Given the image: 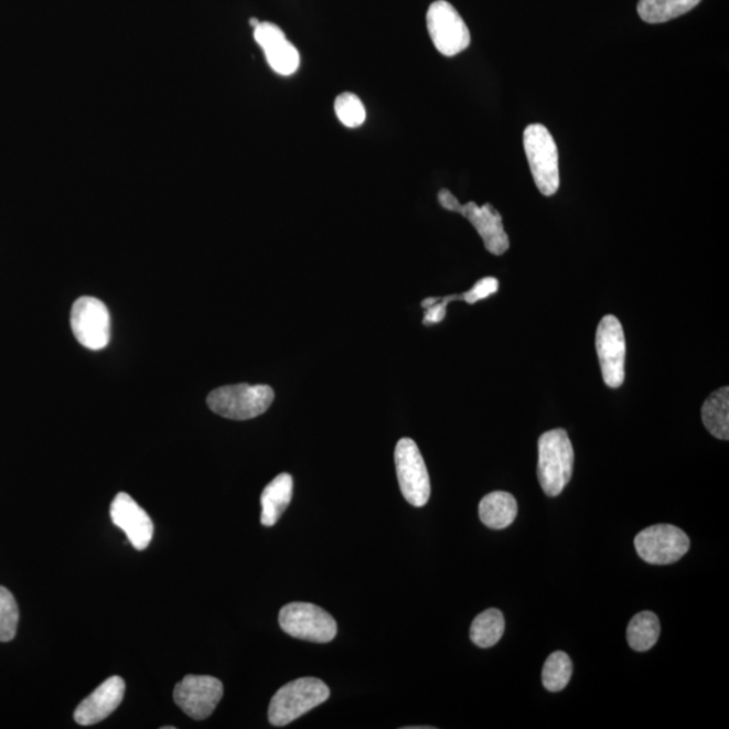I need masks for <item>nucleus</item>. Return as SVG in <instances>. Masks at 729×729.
I'll return each instance as SVG.
<instances>
[{"label": "nucleus", "mask_w": 729, "mask_h": 729, "mask_svg": "<svg viewBox=\"0 0 729 729\" xmlns=\"http://www.w3.org/2000/svg\"><path fill=\"white\" fill-rule=\"evenodd\" d=\"M329 697V686L322 679L311 677L294 679L277 690L270 701L268 712L270 725L274 727L291 725L311 709L326 703Z\"/></svg>", "instance_id": "7ed1b4c3"}, {"label": "nucleus", "mask_w": 729, "mask_h": 729, "mask_svg": "<svg viewBox=\"0 0 729 729\" xmlns=\"http://www.w3.org/2000/svg\"><path fill=\"white\" fill-rule=\"evenodd\" d=\"M427 29L437 51L446 57H454L468 50L470 32L465 21L446 0L433 2L427 11Z\"/></svg>", "instance_id": "6e6552de"}, {"label": "nucleus", "mask_w": 729, "mask_h": 729, "mask_svg": "<svg viewBox=\"0 0 729 729\" xmlns=\"http://www.w3.org/2000/svg\"><path fill=\"white\" fill-rule=\"evenodd\" d=\"M125 690L126 684L122 678L114 676L106 679L92 695L77 705L74 715L77 725L94 726L107 719L124 701Z\"/></svg>", "instance_id": "2eb2a0df"}, {"label": "nucleus", "mask_w": 729, "mask_h": 729, "mask_svg": "<svg viewBox=\"0 0 729 729\" xmlns=\"http://www.w3.org/2000/svg\"><path fill=\"white\" fill-rule=\"evenodd\" d=\"M279 623L288 635L312 643L334 641L339 632L334 618L310 602H291L282 607Z\"/></svg>", "instance_id": "423d86ee"}, {"label": "nucleus", "mask_w": 729, "mask_h": 729, "mask_svg": "<svg viewBox=\"0 0 729 729\" xmlns=\"http://www.w3.org/2000/svg\"><path fill=\"white\" fill-rule=\"evenodd\" d=\"M110 515L112 523L128 535L136 550L143 551L149 547L154 534L153 522L128 493H118L111 504Z\"/></svg>", "instance_id": "ddd939ff"}, {"label": "nucleus", "mask_w": 729, "mask_h": 729, "mask_svg": "<svg viewBox=\"0 0 729 729\" xmlns=\"http://www.w3.org/2000/svg\"><path fill=\"white\" fill-rule=\"evenodd\" d=\"M334 110L340 122L346 128H360L366 120V110L357 95L343 93L336 96Z\"/></svg>", "instance_id": "5701e85b"}, {"label": "nucleus", "mask_w": 729, "mask_h": 729, "mask_svg": "<svg viewBox=\"0 0 729 729\" xmlns=\"http://www.w3.org/2000/svg\"><path fill=\"white\" fill-rule=\"evenodd\" d=\"M661 635L658 617L653 612H641L631 619L626 626V641L632 650L644 653L652 650Z\"/></svg>", "instance_id": "aec40b11"}, {"label": "nucleus", "mask_w": 729, "mask_h": 729, "mask_svg": "<svg viewBox=\"0 0 729 729\" xmlns=\"http://www.w3.org/2000/svg\"><path fill=\"white\" fill-rule=\"evenodd\" d=\"M20 610L13 593L0 587V642H11L17 635Z\"/></svg>", "instance_id": "b1692460"}, {"label": "nucleus", "mask_w": 729, "mask_h": 729, "mask_svg": "<svg viewBox=\"0 0 729 729\" xmlns=\"http://www.w3.org/2000/svg\"><path fill=\"white\" fill-rule=\"evenodd\" d=\"M689 536L672 524L644 528L635 538L639 557L652 565L677 562L689 551Z\"/></svg>", "instance_id": "9d476101"}, {"label": "nucleus", "mask_w": 729, "mask_h": 729, "mask_svg": "<svg viewBox=\"0 0 729 729\" xmlns=\"http://www.w3.org/2000/svg\"><path fill=\"white\" fill-rule=\"evenodd\" d=\"M538 480L547 496L557 497L569 484L575 469V450L568 432L547 431L538 442Z\"/></svg>", "instance_id": "f257e3e1"}, {"label": "nucleus", "mask_w": 729, "mask_h": 729, "mask_svg": "<svg viewBox=\"0 0 729 729\" xmlns=\"http://www.w3.org/2000/svg\"><path fill=\"white\" fill-rule=\"evenodd\" d=\"M71 328L81 345L89 351H101L111 339L110 311L99 299H77L72 307Z\"/></svg>", "instance_id": "1a4fd4ad"}, {"label": "nucleus", "mask_w": 729, "mask_h": 729, "mask_svg": "<svg viewBox=\"0 0 729 729\" xmlns=\"http://www.w3.org/2000/svg\"><path fill=\"white\" fill-rule=\"evenodd\" d=\"M250 25L253 28H257L258 25H260V21H258L257 18H251Z\"/></svg>", "instance_id": "a878e982"}, {"label": "nucleus", "mask_w": 729, "mask_h": 729, "mask_svg": "<svg viewBox=\"0 0 729 729\" xmlns=\"http://www.w3.org/2000/svg\"><path fill=\"white\" fill-rule=\"evenodd\" d=\"M293 492L292 475L282 473L270 481L261 495V523L265 527H274L279 522L288 505L291 504Z\"/></svg>", "instance_id": "dca6fc26"}, {"label": "nucleus", "mask_w": 729, "mask_h": 729, "mask_svg": "<svg viewBox=\"0 0 729 729\" xmlns=\"http://www.w3.org/2000/svg\"><path fill=\"white\" fill-rule=\"evenodd\" d=\"M602 379L610 388L622 387L625 377V336L622 323L613 315L601 319L596 334Z\"/></svg>", "instance_id": "9b49d317"}, {"label": "nucleus", "mask_w": 729, "mask_h": 729, "mask_svg": "<svg viewBox=\"0 0 729 729\" xmlns=\"http://www.w3.org/2000/svg\"><path fill=\"white\" fill-rule=\"evenodd\" d=\"M523 144L540 194L556 195L559 189V154L551 132L544 125H529L524 130Z\"/></svg>", "instance_id": "20e7f679"}, {"label": "nucleus", "mask_w": 729, "mask_h": 729, "mask_svg": "<svg viewBox=\"0 0 729 729\" xmlns=\"http://www.w3.org/2000/svg\"><path fill=\"white\" fill-rule=\"evenodd\" d=\"M480 519L486 527L504 529L515 522L517 516L516 498L508 492H492L481 500Z\"/></svg>", "instance_id": "f3484780"}, {"label": "nucleus", "mask_w": 729, "mask_h": 729, "mask_svg": "<svg viewBox=\"0 0 729 729\" xmlns=\"http://www.w3.org/2000/svg\"><path fill=\"white\" fill-rule=\"evenodd\" d=\"M223 697V685L210 676H186L174 686L173 698L178 707L194 720L213 715Z\"/></svg>", "instance_id": "f8f14e48"}, {"label": "nucleus", "mask_w": 729, "mask_h": 729, "mask_svg": "<svg viewBox=\"0 0 729 729\" xmlns=\"http://www.w3.org/2000/svg\"><path fill=\"white\" fill-rule=\"evenodd\" d=\"M498 291V280L495 277H484L475 282V286L470 291L462 293V300L469 304L478 303L480 300L490 298L491 294Z\"/></svg>", "instance_id": "393cba45"}, {"label": "nucleus", "mask_w": 729, "mask_h": 729, "mask_svg": "<svg viewBox=\"0 0 729 729\" xmlns=\"http://www.w3.org/2000/svg\"><path fill=\"white\" fill-rule=\"evenodd\" d=\"M395 463L404 498L414 507H425L431 496L430 474L418 444L411 438L397 442Z\"/></svg>", "instance_id": "0eeeda50"}, {"label": "nucleus", "mask_w": 729, "mask_h": 729, "mask_svg": "<svg viewBox=\"0 0 729 729\" xmlns=\"http://www.w3.org/2000/svg\"><path fill=\"white\" fill-rule=\"evenodd\" d=\"M438 201L444 210L465 216L484 240L485 249L492 255L502 256L510 249V238L504 231L502 214L492 204L486 203L482 207L474 202L461 204L446 189L439 191Z\"/></svg>", "instance_id": "39448f33"}, {"label": "nucleus", "mask_w": 729, "mask_h": 729, "mask_svg": "<svg viewBox=\"0 0 729 729\" xmlns=\"http://www.w3.org/2000/svg\"><path fill=\"white\" fill-rule=\"evenodd\" d=\"M701 0H639L637 14L647 23H664L689 13Z\"/></svg>", "instance_id": "6ab92c4d"}, {"label": "nucleus", "mask_w": 729, "mask_h": 729, "mask_svg": "<svg viewBox=\"0 0 729 729\" xmlns=\"http://www.w3.org/2000/svg\"><path fill=\"white\" fill-rule=\"evenodd\" d=\"M703 424L721 441L729 439V388L721 387L705 400L701 408Z\"/></svg>", "instance_id": "a211bd4d"}, {"label": "nucleus", "mask_w": 729, "mask_h": 729, "mask_svg": "<svg viewBox=\"0 0 729 729\" xmlns=\"http://www.w3.org/2000/svg\"><path fill=\"white\" fill-rule=\"evenodd\" d=\"M573 676V664L569 655L564 652L553 653L545 662L542 680L548 692H560L568 686Z\"/></svg>", "instance_id": "4be33fe9"}, {"label": "nucleus", "mask_w": 729, "mask_h": 729, "mask_svg": "<svg viewBox=\"0 0 729 729\" xmlns=\"http://www.w3.org/2000/svg\"><path fill=\"white\" fill-rule=\"evenodd\" d=\"M275 400L269 385H225L211 392L207 406L219 417L233 420H249L268 411Z\"/></svg>", "instance_id": "f03ea898"}, {"label": "nucleus", "mask_w": 729, "mask_h": 729, "mask_svg": "<svg viewBox=\"0 0 729 729\" xmlns=\"http://www.w3.org/2000/svg\"><path fill=\"white\" fill-rule=\"evenodd\" d=\"M255 40L276 74L291 76L299 69L300 54L297 47L275 23L260 22V25L255 28Z\"/></svg>", "instance_id": "4468645a"}, {"label": "nucleus", "mask_w": 729, "mask_h": 729, "mask_svg": "<svg viewBox=\"0 0 729 729\" xmlns=\"http://www.w3.org/2000/svg\"><path fill=\"white\" fill-rule=\"evenodd\" d=\"M505 630V620L503 613L495 608L486 610L473 620L470 626V639L481 648L495 646L503 637Z\"/></svg>", "instance_id": "412c9836"}]
</instances>
